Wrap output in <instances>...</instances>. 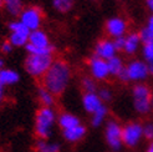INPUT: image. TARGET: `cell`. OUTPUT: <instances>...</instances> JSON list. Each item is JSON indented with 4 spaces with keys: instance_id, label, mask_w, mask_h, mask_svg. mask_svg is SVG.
<instances>
[{
    "instance_id": "obj_6",
    "label": "cell",
    "mask_w": 153,
    "mask_h": 152,
    "mask_svg": "<svg viewBox=\"0 0 153 152\" xmlns=\"http://www.w3.org/2000/svg\"><path fill=\"white\" fill-rule=\"evenodd\" d=\"M143 137V125L138 121H131L122 126V142L123 146L133 148L140 145Z\"/></svg>"
},
{
    "instance_id": "obj_8",
    "label": "cell",
    "mask_w": 153,
    "mask_h": 152,
    "mask_svg": "<svg viewBox=\"0 0 153 152\" xmlns=\"http://www.w3.org/2000/svg\"><path fill=\"white\" fill-rule=\"evenodd\" d=\"M20 21L24 24L30 31L40 29L42 22V11L37 6H29L25 7L19 15Z\"/></svg>"
},
{
    "instance_id": "obj_3",
    "label": "cell",
    "mask_w": 153,
    "mask_h": 152,
    "mask_svg": "<svg viewBox=\"0 0 153 152\" xmlns=\"http://www.w3.org/2000/svg\"><path fill=\"white\" fill-rule=\"evenodd\" d=\"M149 75V70H148V65L144 60H138L134 59L131 60L126 66L123 71L118 75V80L121 82H136L140 83L143 82L148 79Z\"/></svg>"
},
{
    "instance_id": "obj_4",
    "label": "cell",
    "mask_w": 153,
    "mask_h": 152,
    "mask_svg": "<svg viewBox=\"0 0 153 152\" xmlns=\"http://www.w3.org/2000/svg\"><path fill=\"white\" fill-rule=\"evenodd\" d=\"M152 90L146 83H136L132 87V105L140 115H147L152 111Z\"/></svg>"
},
{
    "instance_id": "obj_2",
    "label": "cell",
    "mask_w": 153,
    "mask_h": 152,
    "mask_svg": "<svg viewBox=\"0 0 153 152\" xmlns=\"http://www.w3.org/2000/svg\"><path fill=\"white\" fill-rule=\"evenodd\" d=\"M57 124V115L53 107L42 106L37 110L35 117V133L39 139L49 140L53 126Z\"/></svg>"
},
{
    "instance_id": "obj_35",
    "label": "cell",
    "mask_w": 153,
    "mask_h": 152,
    "mask_svg": "<svg viewBox=\"0 0 153 152\" xmlns=\"http://www.w3.org/2000/svg\"><path fill=\"white\" fill-rule=\"evenodd\" d=\"M146 5L148 7V10L151 11V14L153 15V0H146Z\"/></svg>"
},
{
    "instance_id": "obj_11",
    "label": "cell",
    "mask_w": 153,
    "mask_h": 152,
    "mask_svg": "<svg viewBox=\"0 0 153 152\" xmlns=\"http://www.w3.org/2000/svg\"><path fill=\"white\" fill-rule=\"evenodd\" d=\"M94 55L97 57H101L103 60H110L113 56L117 55V50L113 45V40L111 39H101L95 45Z\"/></svg>"
},
{
    "instance_id": "obj_31",
    "label": "cell",
    "mask_w": 153,
    "mask_h": 152,
    "mask_svg": "<svg viewBox=\"0 0 153 152\" xmlns=\"http://www.w3.org/2000/svg\"><path fill=\"white\" fill-rule=\"evenodd\" d=\"M143 137L149 142L153 141V122H146L143 125Z\"/></svg>"
},
{
    "instance_id": "obj_1",
    "label": "cell",
    "mask_w": 153,
    "mask_h": 152,
    "mask_svg": "<svg viewBox=\"0 0 153 152\" xmlns=\"http://www.w3.org/2000/svg\"><path fill=\"white\" fill-rule=\"evenodd\" d=\"M71 77H72L71 66L65 60L59 59V60H53L50 69L41 77V83L52 95L60 96L67 90L71 82Z\"/></svg>"
},
{
    "instance_id": "obj_27",
    "label": "cell",
    "mask_w": 153,
    "mask_h": 152,
    "mask_svg": "<svg viewBox=\"0 0 153 152\" xmlns=\"http://www.w3.org/2000/svg\"><path fill=\"white\" fill-rule=\"evenodd\" d=\"M25 49L29 52V55H52L53 51H55V48H53L52 45L49 48H36L29 42L26 44Z\"/></svg>"
},
{
    "instance_id": "obj_26",
    "label": "cell",
    "mask_w": 153,
    "mask_h": 152,
    "mask_svg": "<svg viewBox=\"0 0 153 152\" xmlns=\"http://www.w3.org/2000/svg\"><path fill=\"white\" fill-rule=\"evenodd\" d=\"M81 87H82L85 94L97 92V90H98L97 81L91 77V76H83V77L81 79Z\"/></svg>"
},
{
    "instance_id": "obj_7",
    "label": "cell",
    "mask_w": 153,
    "mask_h": 152,
    "mask_svg": "<svg viewBox=\"0 0 153 152\" xmlns=\"http://www.w3.org/2000/svg\"><path fill=\"white\" fill-rule=\"evenodd\" d=\"M105 140L113 152L120 151L123 147L122 142V125L116 120H108L105 124Z\"/></svg>"
},
{
    "instance_id": "obj_15",
    "label": "cell",
    "mask_w": 153,
    "mask_h": 152,
    "mask_svg": "<svg viewBox=\"0 0 153 152\" xmlns=\"http://www.w3.org/2000/svg\"><path fill=\"white\" fill-rule=\"evenodd\" d=\"M29 44H31L33 46H36V48H49V46H51L48 34L45 31H42V30H40V29L34 30V31L30 33Z\"/></svg>"
},
{
    "instance_id": "obj_36",
    "label": "cell",
    "mask_w": 153,
    "mask_h": 152,
    "mask_svg": "<svg viewBox=\"0 0 153 152\" xmlns=\"http://www.w3.org/2000/svg\"><path fill=\"white\" fill-rule=\"evenodd\" d=\"M146 152H153V141L149 142V145H148L147 148H146Z\"/></svg>"
},
{
    "instance_id": "obj_30",
    "label": "cell",
    "mask_w": 153,
    "mask_h": 152,
    "mask_svg": "<svg viewBox=\"0 0 153 152\" xmlns=\"http://www.w3.org/2000/svg\"><path fill=\"white\" fill-rule=\"evenodd\" d=\"M138 34H140V37H141L142 45L153 42V31H151V30H149L147 26L142 28L140 31H138Z\"/></svg>"
},
{
    "instance_id": "obj_40",
    "label": "cell",
    "mask_w": 153,
    "mask_h": 152,
    "mask_svg": "<svg viewBox=\"0 0 153 152\" xmlns=\"http://www.w3.org/2000/svg\"><path fill=\"white\" fill-rule=\"evenodd\" d=\"M151 102H152V111H153V91H152V101Z\"/></svg>"
},
{
    "instance_id": "obj_19",
    "label": "cell",
    "mask_w": 153,
    "mask_h": 152,
    "mask_svg": "<svg viewBox=\"0 0 153 152\" xmlns=\"http://www.w3.org/2000/svg\"><path fill=\"white\" fill-rule=\"evenodd\" d=\"M37 98H39L40 104L42 106H46V107H53V105H55V95H52L42 85L37 89Z\"/></svg>"
},
{
    "instance_id": "obj_38",
    "label": "cell",
    "mask_w": 153,
    "mask_h": 152,
    "mask_svg": "<svg viewBox=\"0 0 153 152\" xmlns=\"http://www.w3.org/2000/svg\"><path fill=\"white\" fill-rule=\"evenodd\" d=\"M4 69V60L3 59H0V70Z\"/></svg>"
},
{
    "instance_id": "obj_10",
    "label": "cell",
    "mask_w": 153,
    "mask_h": 152,
    "mask_svg": "<svg viewBox=\"0 0 153 152\" xmlns=\"http://www.w3.org/2000/svg\"><path fill=\"white\" fill-rule=\"evenodd\" d=\"M105 30H106V34L108 35L111 39H116V37L127 35L128 24H127V21L123 18L113 16V18H110L108 20L106 21Z\"/></svg>"
},
{
    "instance_id": "obj_24",
    "label": "cell",
    "mask_w": 153,
    "mask_h": 152,
    "mask_svg": "<svg viewBox=\"0 0 153 152\" xmlns=\"http://www.w3.org/2000/svg\"><path fill=\"white\" fill-rule=\"evenodd\" d=\"M74 5H75V0H52V7L61 14H66L71 11Z\"/></svg>"
},
{
    "instance_id": "obj_14",
    "label": "cell",
    "mask_w": 153,
    "mask_h": 152,
    "mask_svg": "<svg viewBox=\"0 0 153 152\" xmlns=\"http://www.w3.org/2000/svg\"><path fill=\"white\" fill-rule=\"evenodd\" d=\"M86 132H87V128L85 125H77L75 127H71V128H67V130H64L62 131V136L64 139L67 141V142H71V143H76L81 141L83 137L86 136Z\"/></svg>"
},
{
    "instance_id": "obj_21",
    "label": "cell",
    "mask_w": 153,
    "mask_h": 152,
    "mask_svg": "<svg viewBox=\"0 0 153 152\" xmlns=\"http://www.w3.org/2000/svg\"><path fill=\"white\" fill-rule=\"evenodd\" d=\"M35 148L37 152H60L61 146L57 142H50L48 140L39 139L36 141Z\"/></svg>"
},
{
    "instance_id": "obj_32",
    "label": "cell",
    "mask_w": 153,
    "mask_h": 152,
    "mask_svg": "<svg viewBox=\"0 0 153 152\" xmlns=\"http://www.w3.org/2000/svg\"><path fill=\"white\" fill-rule=\"evenodd\" d=\"M113 40V45L116 48L117 52L118 51H123V48H125V36H120V37H116V39H112Z\"/></svg>"
},
{
    "instance_id": "obj_23",
    "label": "cell",
    "mask_w": 153,
    "mask_h": 152,
    "mask_svg": "<svg viewBox=\"0 0 153 152\" xmlns=\"http://www.w3.org/2000/svg\"><path fill=\"white\" fill-rule=\"evenodd\" d=\"M4 6L6 11L13 16H19L21 11L24 10L21 0H4Z\"/></svg>"
},
{
    "instance_id": "obj_13",
    "label": "cell",
    "mask_w": 153,
    "mask_h": 152,
    "mask_svg": "<svg viewBox=\"0 0 153 152\" xmlns=\"http://www.w3.org/2000/svg\"><path fill=\"white\" fill-rule=\"evenodd\" d=\"M82 107L87 113H94L96 110H98L103 105L101 101V98L98 97L97 92H88V94H83L82 96Z\"/></svg>"
},
{
    "instance_id": "obj_33",
    "label": "cell",
    "mask_w": 153,
    "mask_h": 152,
    "mask_svg": "<svg viewBox=\"0 0 153 152\" xmlns=\"http://www.w3.org/2000/svg\"><path fill=\"white\" fill-rule=\"evenodd\" d=\"M13 45L10 44V41L9 40H6V41H4L3 44H1V51L4 52V54H9V52H11L13 51Z\"/></svg>"
},
{
    "instance_id": "obj_20",
    "label": "cell",
    "mask_w": 153,
    "mask_h": 152,
    "mask_svg": "<svg viewBox=\"0 0 153 152\" xmlns=\"http://www.w3.org/2000/svg\"><path fill=\"white\" fill-rule=\"evenodd\" d=\"M107 64H108V70H110V76L113 77H118V75L123 71L125 69V63L120 56H113L112 59L107 60Z\"/></svg>"
},
{
    "instance_id": "obj_12",
    "label": "cell",
    "mask_w": 153,
    "mask_h": 152,
    "mask_svg": "<svg viewBox=\"0 0 153 152\" xmlns=\"http://www.w3.org/2000/svg\"><path fill=\"white\" fill-rule=\"evenodd\" d=\"M142 46V41L138 33H128L125 36V48H123V52L128 56H132L134 54H137Z\"/></svg>"
},
{
    "instance_id": "obj_9",
    "label": "cell",
    "mask_w": 153,
    "mask_h": 152,
    "mask_svg": "<svg viewBox=\"0 0 153 152\" xmlns=\"http://www.w3.org/2000/svg\"><path fill=\"white\" fill-rule=\"evenodd\" d=\"M87 66H88L90 76L96 81H105L110 77L108 64H107L106 60L92 55L88 60Z\"/></svg>"
},
{
    "instance_id": "obj_34",
    "label": "cell",
    "mask_w": 153,
    "mask_h": 152,
    "mask_svg": "<svg viewBox=\"0 0 153 152\" xmlns=\"http://www.w3.org/2000/svg\"><path fill=\"white\" fill-rule=\"evenodd\" d=\"M151 31H153V15L151 14V16L148 18V20H147V25H146Z\"/></svg>"
},
{
    "instance_id": "obj_17",
    "label": "cell",
    "mask_w": 153,
    "mask_h": 152,
    "mask_svg": "<svg viewBox=\"0 0 153 152\" xmlns=\"http://www.w3.org/2000/svg\"><path fill=\"white\" fill-rule=\"evenodd\" d=\"M107 115H108V107L106 106V104H103L98 110H96L94 113H91V117H90L91 126L96 128L101 127L103 124H106Z\"/></svg>"
},
{
    "instance_id": "obj_22",
    "label": "cell",
    "mask_w": 153,
    "mask_h": 152,
    "mask_svg": "<svg viewBox=\"0 0 153 152\" xmlns=\"http://www.w3.org/2000/svg\"><path fill=\"white\" fill-rule=\"evenodd\" d=\"M141 52H142V57H143V60H144V61L147 63V65H148L149 75L153 76V42L142 45Z\"/></svg>"
},
{
    "instance_id": "obj_37",
    "label": "cell",
    "mask_w": 153,
    "mask_h": 152,
    "mask_svg": "<svg viewBox=\"0 0 153 152\" xmlns=\"http://www.w3.org/2000/svg\"><path fill=\"white\" fill-rule=\"evenodd\" d=\"M3 96H4V85L3 83H0V101H1Z\"/></svg>"
},
{
    "instance_id": "obj_25",
    "label": "cell",
    "mask_w": 153,
    "mask_h": 152,
    "mask_svg": "<svg viewBox=\"0 0 153 152\" xmlns=\"http://www.w3.org/2000/svg\"><path fill=\"white\" fill-rule=\"evenodd\" d=\"M29 35L30 34H22V33H11L9 36V41L13 46L15 48H21L26 46L29 42Z\"/></svg>"
},
{
    "instance_id": "obj_5",
    "label": "cell",
    "mask_w": 153,
    "mask_h": 152,
    "mask_svg": "<svg viewBox=\"0 0 153 152\" xmlns=\"http://www.w3.org/2000/svg\"><path fill=\"white\" fill-rule=\"evenodd\" d=\"M53 63L52 55H27L25 59L26 72L36 79H41Z\"/></svg>"
},
{
    "instance_id": "obj_18",
    "label": "cell",
    "mask_w": 153,
    "mask_h": 152,
    "mask_svg": "<svg viewBox=\"0 0 153 152\" xmlns=\"http://www.w3.org/2000/svg\"><path fill=\"white\" fill-rule=\"evenodd\" d=\"M20 80V75L11 69H1L0 70V83L3 85H15Z\"/></svg>"
},
{
    "instance_id": "obj_39",
    "label": "cell",
    "mask_w": 153,
    "mask_h": 152,
    "mask_svg": "<svg viewBox=\"0 0 153 152\" xmlns=\"http://www.w3.org/2000/svg\"><path fill=\"white\" fill-rule=\"evenodd\" d=\"M4 6V0H0V7Z\"/></svg>"
},
{
    "instance_id": "obj_29",
    "label": "cell",
    "mask_w": 153,
    "mask_h": 152,
    "mask_svg": "<svg viewBox=\"0 0 153 152\" xmlns=\"http://www.w3.org/2000/svg\"><path fill=\"white\" fill-rule=\"evenodd\" d=\"M9 29H10L11 33H22V34H30V33H31L20 20L11 21L9 24Z\"/></svg>"
},
{
    "instance_id": "obj_28",
    "label": "cell",
    "mask_w": 153,
    "mask_h": 152,
    "mask_svg": "<svg viewBox=\"0 0 153 152\" xmlns=\"http://www.w3.org/2000/svg\"><path fill=\"white\" fill-rule=\"evenodd\" d=\"M97 95H98V97L101 98V101L103 102V104H108V102H111L112 101V98H113V92L111 91V89H108V87H98V90H97Z\"/></svg>"
},
{
    "instance_id": "obj_16",
    "label": "cell",
    "mask_w": 153,
    "mask_h": 152,
    "mask_svg": "<svg viewBox=\"0 0 153 152\" xmlns=\"http://www.w3.org/2000/svg\"><path fill=\"white\" fill-rule=\"evenodd\" d=\"M80 124H81V120L71 112H62L57 116V125L60 126V128L62 131L67 130V128L75 127Z\"/></svg>"
}]
</instances>
